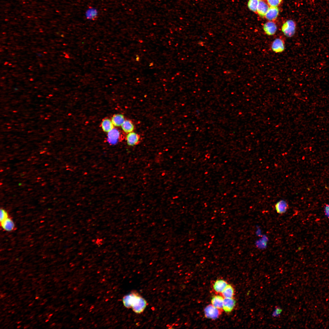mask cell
Listing matches in <instances>:
<instances>
[{
	"label": "cell",
	"mask_w": 329,
	"mask_h": 329,
	"mask_svg": "<svg viewBox=\"0 0 329 329\" xmlns=\"http://www.w3.org/2000/svg\"><path fill=\"white\" fill-rule=\"evenodd\" d=\"M122 302L124 306L128 308H131L135 313H142L147 305V302L140 294L136 292H132L125 296Z\"/></svg>",
	"instance_id": "cell-1"
},
{
	"label": "cell",
	"mask_w": 329,
	"mask_h": 329,
	"mask_svg": "<svg viewBox=\"0 0 329 329\" xmlns=\"http://www.w3.org/2000/svg\"><path fill=\"white\" fill-rule=\"evenodd\" d=\"M296 28L295 22L292 20H288L285 22L281 27V31L287 37H291L295 34Z\"/></svg>",
	"instance_id": "cell-2"
},
{
	"label": "cell",
	"mask_w": 329,
	"mask_h": 329,
	"mask_svg": "<svg viewBox=\"0 0 329 329\" xmlns=\"http://www.w3.org/2000/svg\"><path fill=\"white\" fill-rule=\"evenodd\" d=\"M223 311L214 307L211 304L207 306L204 309L205 317L211 320L218 318L221 314Z\"/></svg>",
	"instance_id": "cell-3"
},
{
	"label": "cell",
	"mask_w": 329,
	"mask_h": 329,
	"mask_svg": "<svg viewBox=\"0 0 329 329\" xmlns=\"http://www.w3.org/2000/svg\"><path fill=\"white\" fill-rule=\"evenodd\" d=\"M271 48L276 53L283 51L285 49V43L283 39L280 37L275 39L271 43Z\"/></svg>",
	"instance_id": "cell-4"
},
{
	"label": "cell",
	"mask_w": 329,
	"mask_h": 329,
	"mask_svg": "<svg viewBox=\"0 0 329 329\" xmlns=\"http://www.w3.org/2000/svg\"><path fill=\"white\" fill-rule=\"evenodd\" d=\"M236 301L234 298H224L222 310L227 313L232 311L236 305Z\"/></svg>",
	"instance_id": "cell-5"
},
{
	"label": "cell",
	"mask_w": 329,
	"mask_h": 329,
	"mask_svg": "<svg viewBox=\"0 0 329 329\" xmlns=\"http://www.w3.org/2000/svg\"><path fill=\"white\" fill-rule=\"evenodd\" d=\"M108 133L107 140L108 142L111 145L116 144L120 136L119 131L116 129L113 128Z\"/></svg>",
	"instance_id": "cell-6"
},
{
	"label": "cell",
	"mask_w": 329,
	"mask_h": 329,
	"mask_svg": "<svg viewBox=\"0 0 329 329\" xmlns=\"http://www.w3.org/2000/svg\"><path fill=\"white\" fill-rule=\"evenodd\" d=\"M277 28L276 24L273 21H269L263 26V29L265 34L269 36L274 35L276 33Z\"/></svg>",
	"instance_id": "cell-7"
},
{
	"label": "cell",
	"mask_w": 329,
	"mask_h": 329,
	"mask_svg": "<svg viewBox=\"0 0 329 329\" xmlns=\"http://www.w3.org/2000/svg\"><path fill=\"white\" fill-rule=\"evenodd\" d=\"M228 284L227 282L224 280L218 279L214 283L213 288L217 294H220Z\"/></svg>",
	"instance_id": "cell-8"
},
{
	"label": "cell",
	"mask_w": 329,
	"mask_h": 329,
	"mask_svg": "<svg viewBox=\"0 0 329 329\" xmlns=\"http://www.w3.org/2000/svg\"><path fill=\"white\" fill-rule=\"evenodd\" d=\"M140 136L137 133L132 132L128 133L126 137L127 144L133 146L138 144L140 141Z\"/></svg>",
	"instance_id": "cell-9"
},
{
	"label": "cell",
	"mask_w": 329,
	"mask_h": 329,
	"mask_svg": "<svg viewBox=\"0 0 329 329\" xmlns=\"http://www.w3.org/2000/svg\"><path fill=\"white\" fill-rule=\"evenodd\" d=\"M278 13L277 7L270 6L265 17L269 21H273L277 18Z\"/></svg>",
	"instance_id": "cell-10"
},
{
	"label": "cell",
	"mask_w": 329,
	"mask_h": 329,
	"mask_svg": "<svg viewBox=\"0 0 329 329\" xmlns=\"http://www.w3.org/2000/svg\"><path fill=\"white\" fill-rule=\"evenodd\" d=\"M270 6L267 2L263 0H259L257 12L261 17H264Z\"/></svg>",
	"instance_id": "cell-11"
},
{
	"label": "cell",
	"mask_w": 329,
	"mask_h": 329,
	"mask_svg": "<svg viewBox=\"0 0 329 329\" xmlns=\"http://www.w3.org/2000/svg\"><path fill=\"white\" fill-rule=\"evenodd\" d=\"M224 298L221 295H216L212 296L211 304L216 308L222 310Z\"/></svg>",
	"instance_id": "cell-12"
},
{
	"label": "cell",
	"mask_w": 329,
	"mask_h": 329,
	"mask_svg": "<svg viewBox=\"0 0 329 329\" xmlns=\"http://www.w3.org/2000/svg\"><path fill=\"white\" fill-rule=\"evenodd\" d=\"M275 207L277 213L282 214L286 211L288 208L289 206L286 201L284 200H281L276 203Z\"/></svg>",
	"instance_id": "cell-13"
},
{
	"label": "cell",
	"mask_w": 329,
	"mask_h": 329,
	"mask_svg": "<svg viewBox=\"0 0 329 329\" xmlns=\"http://www.w3.org/2000/svg\"><path fill=\"white\" fill-rule=\"evenodd\" d=\"M235 293L233 287L231 285L228 284L220 294L224 298H232L234 297Z\"/></svg>",
	"instance_id": "cell-14"
},
{
	"label": "cell",
	"mask_w": 329,
	"mask_h": 329,
	"mask_svg": "<svg viewBox=\"0 0 329 329\" xmlns=\"http://www.w3.org/2000/svg\"><path fill=\"white\" fill-rule=\"evenodd\" d=\"M1 225L4 230L9 232L13 230L15 227L14 222L9 218H7L1 222Z\"/></svg>",
	"instance_id": "cell-15"
},
{
	"label": "cell",
	"mask_w": 329,
	"mask_h": 329,
	"mask_svg": "<svg viewBox=\"0 0 329 329\" xmlns=\"http://www.w3.org/2000/svg\"><path fill=\"white\" fill-rule=\"evenodd\" d=\"M111 120L114 126L116 127L121 126L125 120L124 116L121 114L114 115Z\"/></svg>",
	"instance_id": "cell-16"
},
{
	"label": "cell",
	"mask_w": 329,
	"mask_h": 329,
	"mask_svg": "<svg viewBox=\"0 0 329 329\" xmlns=\"http://www.w3.org/2000/svg\"><path fill=\"white\" fill-rule=\"evenodd\" d=\"M101 127L103 130L107 133L114 128V125L111 120L108 119H105L103 120L101 123Z\"/></svg>",
	"instance_id": "cell-17"
},
{
	"label": "cell",
	"mask_w": 329,
	"mask_h": 329,
	"mask_svg": "<svg viewBox=\"0 0 329 329\" xmlns=\"http://www.w3.org/2000/svg\"><path fill=\"white\" fill-rule=\"evenodd\" d=\"M123 130L126 133H129L133 132L134 126L132 122L129 120H125L121 126Z\"/></svg>",
	"instance_id": "cell-18"
},
{
	"label": "cell",
	"mask_w": 329,
	"mask_h": 329,
	"mask_svg": "<svg viewBox=\"0 0 329 329\" xmlns=\"http://www.w3.org/2000/svg\"><path fill=\"white\" fill-rule=\"evenodd\" d=\"M259 0H249L248 2V6L251 11L256 12Z\"/></svg>",
	"instance_id": "cell-19"
},
{
	"label": "cell",
	"mask_w": 329,
	"mask_h": 329,
	"mask_svg": "<svg viewBox=\"0 0 329 329\" xmlns=\"http://www.w3.org/2000/svg\"><path fill=\"white\" fill-rule=\"evenodd\" d=\"M269 6L278 7L281 3V0H267Z\"/></svg>",
	"instance_id": "cell-20"
},
{
	"label": "cell",
	"mask_w": 329,
	"mask_h": 329,
	"mask_svg": "<svg viewBox=\"0 0 329 329\" xmlns=\"http://www.w3.org/2000/svg\"><path fill=\"white\" fill-rule=\"evenodd\" d=\"M0 222L3 221L8 218V214L7 212L4 209H1L0 210Z\"/></svg>",
	"instance_id": "cell-21"
},
{
	"label": "cell",
	"mask_w": 329,
	"mask_h": 329,
	"mask_svg": "<svg viewBox=\"0 0 329 329\" xmlns=\"http://www.w3.org/2000/svg\"><path fill=\"white\" fill-rule=\"evenodd\" d=\"M96 12L94 10L90 9L87 11V16L88 18H93L96 15Z\"/></svg>",
	"instance_id": "cell-22"
},
{
	"label": "cell",
	"mask_w": 329,
	"mask_h": 329,
	"mask_svg": "<svg viewBox=\"0 0 329 329\" xmlns=\"http://www.w3.org/2000/svg\"><path fill=\"white\" fill-rule=\"evenodd\" d=\"M324 213L325 215L329 219V204H326L324 207Z\"/></svg>",
	"instance_id": "cell-23"
},
{
	"label": "cell",
	"mask_w": 329,
	"mask_h": 329,
	"mask_svg": "<svg viewBox=\"0 0 329 329\" xmlns=\"http://www.w3.org/2000/svg\"><path fill=\"white\" fill-rule=\"evenodd\" d=\"M281 312V309L279 307L277 308L274 311L273 315V316L275 317L278 316Z\"/></svg>",
	"instance_id": "cell-24"
}]
</instances>
